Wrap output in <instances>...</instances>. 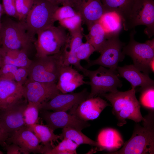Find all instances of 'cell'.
Returning a JSON list of instances; mask_svg holds the SVG:
<instances>
[{
    "mask_svg": "<svg viewBox=\"0 0 154 154\" xmlns=\"http://www.w3.org/2000/svg\"><path fill=\"white\" fill-rule=\"evenodd\" d=\"M0 55L1 66L9 64L28 68L33 61L28 57L27 53L22 50H9L0 46Z\"/></svg>",
    "mask_w": 154,
    "mask_h": 154,
    "instance_id": "22",
    "label": "cell"
},
{
    "mask_svg": "<svg viewBox=\"0 0 154 154\" xmlns=\"http://www.w3.org/2000/svg\"><path fill=\"white\" fill-rule=\"evenodd\" d=\"M52 3L56 4V0H46Z\"/></svg>",
    "mask_w": 154,
    "mask_h": 154,
    "instance_id": "44",
    "label": "cell"
},
{
    "mask_svg": "<svg viewBox=\"0 0 154 154\" xmlns=\"http://www.w3.org/2000/svg\"><path fill=\"white\" fill-rule=\"evenodd\" d=\"M88 82L84 80L83 76L70 65L62 67L56 82L58 89L62 94L72 92Z\"/></svg>",
    "mask_w": 154,
    "mask_h": 154,
    "instance_id": "17",
    "label": "cell"
},
{
    "mask_svg": "<svg viewBox=\"0 0 154 154\" xmlns=\"http://www.w3.org/2000/svg\"><path fill=\"white\" fill-rule=\"evenodd\" d=\"M16 10L19 21H25L31 9L34 0H15Z\"/></svg>",
    "mask_w": 154,
    "mask_h": 154,
    "instance_id": "32",
    "label": "cell"
},
{
    "mask_svg": "<svg viewBox=\"0 0 154 154\" xmlns=\"http://www.w3.org/2000/svg\"><path fill=\"white\" fill-rule=\"evenodd\" d=\"M4 11L9 16L18 19L15 0H2Z\"/></svg>",
    "mask_w": 154,
    "mask_h": 154,
    "instance_id": "38",
    "label": "cell"
},
{
    "mask_svg": "<svg viewBox=\"0 0 154 154\" xmlns=\"http://www.w3.org/2000/svg\"><path fill=\"white\" fill-rule=\"evenodd\" d=\"M3 152L0 150V154H3Z\"/></svg>",
    "mask_w": 154,
    "mask_h": 154,
    "instance_id": "46",
    "label": "cell"
},
{
    "mask_svg": "<svg viewBox=\"0 0 154 154\" xmlns=\"http://www.w3.org/2000/svg\"><path fill=\"white\" fill-rule=\"evenodd\" d=\"M98 21L106 33L107 39L119 35L123 27L121 18L114 12H106Z\"/></svg>",
    "mask_w": 154,
    "mask_h": 154,
    "instance_id": "23",
    "label": "cell"
},
{
    "mask_svg": "<svg viewBox=\"0 0 154 154\" xmlns=\"http://www.w3.org/2000/svg\"><path fill=\"white\" fill-rule=\"evenodd\" d=\"M58 21L61 26L68 30L70 35L83 30L82 26L83 20L81 16L77 13L74 16Z\"/></svg>",
    "mask_w": 154,
    "mask_h": 154,
    "instance_id": "30",
    "label": "cell"
},
{
    "mask_svg": "<svg viewBox=\"0 0 154 154\" xmlns=\"http://www.w3.org/2000/svg\"><path fill=\"white\" fill-rule=\"evenodd\" d=\"M109 106H111L100 97H94L85 100L70 113L87 121L97 118L103 110Z\"/></svg>",
    "mask_w": 154,
    "mask_h": 154,
    "instance_id": "18",
    "label": "cell"
},
{
    "mask_svg": "<svg viewBox=\"0 0 154 154\" xmlns=\"http://www.w3.org/2000/svg\"><path fill=\"white\" fill-rule=\"evenodd\" d=\"M125 44L119 39V35L107 39L100 53V55L97 59L90 61L88 63V67L98 65L117 71V68L119 62L123 61L125 55L122 49Z\"/></svg>",
    "mask_w": 154,
    "mask_h": 154,
    "instance_id": "10",
    "label": "cell"
},
{
    "mask_svg": "<svg viewBox=\"0 0 154 154\" xmlns=\"http://www.w3.org/2000/svg\"><path fill=\"white\" fill-rule=\"evenodd\" d=\"M63 49L56 54L37 58L33 60L28 68V79L40 82L56 83L64 65Z\"/></svg>",
    "mask_w": 154,
    "mask_h": 154,
    "instance_id": "5",
    "label": "cell"
},
{
    "mask_svg": "<svg viewBox=\"0 0 154 154\" xmlns=\"http://www.w3.org/2000/svg\"><path fill=\"white\" fill-rule=\"evenodd\" d=\"M135 88L124 92L118 91L101 95L108 100L113 107L112 113L116 117L117 125L121 127L127 123L126 119L131 120L136 123L145 118L140 111V104L135 96Z\"/></svg>",
    "mask_w": 154,
    "mask_h": 154,
    "instance_id": "1",
    "label": "cell"
},
{
    "mask_svg": "<svg viewBox=\"0 0 154 154\" xmlns=\"http://www.w3.org/2000/svg\"><path fill=\"white\" fill-rule=\"evenodd\" d=\"M7 154H29V153L17 145L12 143L11 145L5 143L3 146Z\"/></svg>",
    "mask_w": 154,
    "mask_h": 154,
    "instance_id": "39",
    "label": "cell"
},
{
    "mask_svg": "<svg viewBox=\"0 0 154 154\" xmlns=\"http://www.w3.org/2000/svg\"><path fill=\"white\" fill-rule=\"evenodd\" d=\"M154 59L152 60L150 62L149 64V68L151 72H154Z\"/></svg>",
    "mask_w": 154,
    "mask_h": 154,
    "instance_id": "42",
    "label": "cell"
},
{
    "mask_svg": "<svg viewBox=\"0 0 154 154\" xmlns=\"http://www.w3.org/2000/svg\"><path fill=\"white\" fill-rule=\"evenodd\" d=\"M57 145L47 151L46 154H75L79 145L72 140L63 138Z\"/></svg>",
    "mask_w": 154,
    "mask_h": 154,
    "instance_id": "28",
    "label": "cell"
},
{
    "mask_svg": "<svg viewBox=\"0 0 154 154\" xmlns=\"http://www.w3.org/2000/svg\"><path fill=\"white\" fill-rule=\"evenodd\" d=\"M59 135L60 139L62 140L64 138H68L78 145L86 144L99 147V145L97 141L88 137L83 133L81 131L74 128L70 127L64 128L62 129V133Z\"/></svg>",
    "mask_w": 154,
    "mask_h": 154,
    "instance_id": "27",
    "label": "cell"
},
{
    "mask_svg": "<svg viewBox=\"0 0 154 154\" xmlns=\"http://www.w3.org/2000/svg\"><path fill=\"white\" fill-rule=\"evenodd\" d=\"M28 104L25 98L5 108L0 109V127L9 135L25 125L24 113Z\"/></svg>",
    "mask_w": 154,
    "mask_h": 154,
    "instance_id": "11",
    "label": "cell"
},
{
    "mask_svg": "<svg viewBox=\"0 0 154 154\" xmlns=\"http://www.w3.org/2000/svg\"><path fill=\"white\" fill-rule=\"evenodd\" d=\"M135 33L134 30L131 33L129 41L127 45L123 47L122 52L131 58L133 65L137 68L149 75L151 72L150 63L154 59V38L145 43L139 42L134 39Z\"/></svg>",
    "mask_w": 154,
    "mask_h": 154,
    "instance_id": "9",
    "label": "cell"
},
{
    "mask_svg": "<svg viewBox=\"0 0 154 154\" xmlns=\"http://www.w3.org/2000/svg\"><path fill=\"white\" fill-rule=\"evenodd\" d=\"M82 31L81 30L70 35L68 47L69 51L72 53L75 54V50L83 43Z\"/></svg>",
    "mask_w": 154,
    "mask_h": 154,
    "instance_id": "37",
    "label": "cell"
},
{
    "mask_svg": "<svg viewBox=\"0 0 154 154\" xmlns=\"http://www.w3.org/2000/svg\"><path fill=\"white\" fill-rule=\"evenodd\" d=\"M59 5L46 0H34L33 5L25 19L27 31L30 35L54 25L53 16Z\"/></svg>",
    "mask_w": 154,
    "mask_h": 154,
    "instance_id": "6",
    "label": "cell"
},
{
    "mask_svg": "<svg viewBox=\"0 0 154 154\" xmlns=\"http://www.w3.org/2000/svg\"><path fill=\"white\" fill-rule=\"evenodd\" d=\"M35 133L40 143L47 150L54 146V142H58L60 135L54 133V131L47 125L38 124L27 126Z\"/></svg>",
    "mask_w": 154,
    "mask_h": 154,
    "instance_id": "24",
    "label": "cell"
},
{
    "mask_svg": "<svg viewBox=\"0 0 154 154\" xmlns=\"http://www.w3.org/2000/svg\"><path fill=\"white\" fill-rule=\"evenodd\" d=\"M106 13L114 12L121 18L123 24L126 21L135 0H101Z\"/></svg>",
    "mask_w": 154,
    "mask_h": 154,
    "instance_id": "25",
    "label": "cell"
},
{
    "mask_svg": "<svg viewBox=\"0 0 154 154\" xmlns=\"http://www.w3.org/2000/svg\"><path fill=\"white\" fill-rule=\"evenodd\" d=\"M143 25L144 33L149 38L154 34V0H135L123 27L127 30Z\"/></svg>",
    "mask_w": 154,
    "mask_h": 154,
    "instance_id": "8",
    "label": "cell"
},
{
    "mask_svg": "<svg viewBox=\"0 0 154 154\" xmlns=\"http://www.w3.org/2000/svg\"><path fill=\"white\" fill-rule=\"evenodd\" d=\"M36 39L28 32L25 21H16L8 18L0 22V46L27 53L34 46Z\"/></svg>",
    "mask_w": 154,
    "mask_h": 154,
    "instance_id": "3",
    "label": "cell"
},
{
    "mask_svg": "<svg viewBox=\"0 0 154 154\" xmlns=\"http://www.w3.org/2000/svg\"><path fill=\"white\" fill-rule=\"evenodd\" d=\"M6 143L15 144L29 154L44 153V146L40 144L36 136L26 125L14 132Z\"/></svg>",
    "mask_w": 154,
    "mask_h": 154,
    "instance_id": "16",
    "label": "cell"
},
{
    "mask_svg": "<svg viewBox=\"0 0 154 154\" xmlns=\"http://www.w3.org/2000/svg\"><path fill=\"white\" fill-rule=\"evenodd\" d=\"M74 0H56V4L58 5H68L72 7Z\"/></svg>",
    "mask_w": 154,
    "mask_h": 154,
    "instance_id": "41",
    "label": "cell"
},
{
    "mask_svg": "<svg viewBox=\"0 0 154 154\" xmlns=\"http://www.w3.org/2000/svg\"><path fill=\"white\" fill-rule=\"evenodd\" d=\"M82 72L88 77L91 91L88 99L95 97L109 92L114 93L118 91V88L122 85L118 78L117 71L107 69L100 66L97 70H91L84 68Z\"/></svg>",
    "mask_w": 154,
    "mask_h": 154,
    "instance_id": "7",
    "label": "cell"
},
{
    "mask_svg": "<svg viewBox=\"0 0 154 154\" xmlns=\"http://www.w3.org/2000/svg\"><path fill=\"white\" fill-rule=\"evenodd\" d=\"M88 30L89 33L85 35L86 41L93 46L96 51L99 52L107 39L106 33L99 21L92 25Z\"/></svg>",
    "mask_w": 154,
    "mask_h": 154,
    "instance_id": "26",
    "label": "cell"
},
{
    "mask_svg": "<svg viewBox=\"0 0 154 154\" xmlns=\"http://www.w3.org/2000/svg\"><path fill=\"white\" fill-rule=\"evenodd\" d=\"M116 71L118 76L125 78L131 83V87L140 86V90L154 85V80L148 74L141 72L133 64L118 66Z\"/></svg>",
    "mask_w": 154,
    "mask_h": 154,
    "instance_id": "20",
    "label": "cell"
},
{
    "mask_svg": "<svg viewBox=\"0 0 154 154\" xmlns=\"http://www.w3.org/2000/svg\"><path fill=\"white\" fill-rule=\"evenodd\" d=\"M96 50L93 46L89 42L86 41L83 43L75 50L76 55L80 60H84L88 63L90 61L89 58Z\"/></svg>",
    "mask_w": 154,
    "mask_h": 154,
    "instance_id": "33",
    "label": "cell"
},
{
    "mask_svg": "<svg viewBox=\"0 0 154 154\" xmlns=\"http://www.w3.org/2000/svg\"><path fill=\"white\" fill-rule=\"evenodd\" d=\"M9 136V135L5 133L0 127V145L3 146Z\"/></svg>",
    "mask_w": 154,
    "mask_h": 154,
    "instance_id": "40",
    "label": "cell"
},
{
    "mask_svg": "<svg viewBox=\"0 0 154 154\" xmlns=\"http://www.w3.org/2000/svg\"><path fill=\"white\" fill-rule=\"evenodd\" d=\"M18 68L11 64L3 65L0 67V78L15 80Z\"/></svg>",
    "mask_w": 154,
    "mask_h": 154,
    "instance_id": "36",
    "label": "cell"
},
{
    "mask_svg": "<svg viewBox=\"0 0 154 154\" xmlns=\"http://www.w3.org/2000/svg\"><path fill=\"white\" fill-rule=\"evenodd\" d=\"M1 66V56L0 55V67Z\"/></svg>",
    "mask_w": 154,
    "mask_h": 154,
    "instance_id": "45",
    "label": "cell"
},
{
    "mask_svg": "<svg viewBox=\"0 0 154 154\" xmlns=\"http://www.w3.org/2000/svg\"><path fill=\"white\" fill-rule=\"evenodd\" d=\"M39 112L41 117L46 122V125L54 131L57 129L67 127L82 131L90 126L87 121L81 119L75 114L68 113L66 112H51L40 110Z\"/></svg>",
    "mask_w": 154,
    "mask_h": 154,
    "instance_id": "12",
    "label": "cell"
},
{
    "mask_svg": "<svg viewBox=\"0 0 154 154\" xmlns=\"http://www.w3.org/2000/svg\"><path fill=\"white\" fill-rule=\"evenodd\" d=\"M24 96L28 102L41 104L60 93L56 83H45L27 80L23 85Z\"/></svg>",
    "mask_w": 154,
    "mask_h": 154,
    "instance_id": "13",
    "label": "cell"
},
{
    "mask_svg": "<svg viewBox=\"0 0 154 154\" xmlns=\"http://www.w3.org/2000/svg\"><path fill=\"white\" fill-rule=\"evenodd\" d=\"M139 90L141 92L139 102L140 104L151 111H154V86L146 87Z\"/></svg>",
    "mask_w": 154,
    "mask_h": 154,
    "instance_id": "31",
    "label": "cell"
},
{
    "mask_svg": "<svg viewBox=\"0 0 154 154\" xmlns=\"http://www.w3.org/2000/svg\"><path fill=\"white\" fill-rule=\"evenodd\" d=\"M97 142L99 145V150H106L110 152L116 151L124 144L119 133L116 129L110 128H104L100 131Z\"/></svg>",
    "mask_w": 154,
    "mask_h": 154,
    "instance_id": "21",
    "label": "cell"
},
{
    "mask_svg": "<svg viewBox=\"0 0 154 154\" xmlns=\"http://www.w3.org/2000/svg\"><path fill=\"white\" fill-rule=\"evenodd\" d=\"M72 7L81 16L88 29L106 13L101 0H74Z\"/></svg>",
    "mask_w": 154,
    "mask_h": 154,
    "instance_id": "15",
    "label": "cell"
},
{
    "mask_svg": "<svg viewBox=\"0 0 154 154\" xmlns=\"http://www.w3.org/2000/svg\"><path fill=\"white\" fill-rule=\"evenodd\" d=\"M4 11L2 5L0 3V18Z\"/></svg>",
    "mask_w": 154,
    "mask_h": 154,
    "instance_id": "43",
    "label": "cell"
},
{
    "mask_svg": "<svg viewBox=\"0 0 154 154\" xmlns=\"http://www.w3.org/2000/svg\"><path fill=\"white\" fill-rule=\"evenodd\" d=\"M77 13L71 6L63 5L61 7H59L56 9L54 14L53 18L55 22L74 16Z\"/></svg>",
    "mask_w": 154,
    "mask_h": 154,
    "instance_id": "35",
    "label": "cell"
},
{
    "mask_svg": "<svg viewBox=\"0 0 154 154\" xmlns=\"http://www.w3.org/2000/svg\"><path fill=\"white\" fill-rule=\"evenodd\" d=\"M68 47V46H66L63 51L62 58L64 65H73L78 71L82 72L84 68L81 65L80 61L78 59L75 54H72L67 50Z\"/></svg>",
    "mask_w": 154,
    "mask_h": 154,
    "instance_id": "34",
    "label": "cell"
},
{
    "mask_svg": "<svg viewBox=\"0 0 154 154\" xmlns=\"http://www.w3.org/2000/svg\"><path fill=\"white\" fill-rule=\"evenodd\" d=\"M89 94L86 88L78 92L59 93L47 102L41 104L40 110L65 112L70 110L71 111L88 99Z\"/></svg>",
    "mask_w": 154,
    "mask_h": 154,
    "instance_id": "14",
    "label": "cell"
},
{
    "mask_svg": "<svg viewBox=\"0 0 154 154\" xmlns=\"http://www.w3.org/2000/svg\"><path fill=\"white\" fill-rule=\"evenodd\" d=\"M24 97L23 85L13 80L0 78V109L13 104Z\"/></svg>",
    "mask_w": 154,
    "mask_h": 154,
    "instance_id": "19",
    "label": "cell"
},
{
    "mask_svg": "<svg viewBox=\"0 0 154 154\" xmlns=\"http://www.w3.org/2000/svg\"><path fill=\"white\" fill-rule=\"evenodd\" d=\"M41 104L31 102L28 104L24 113L25 125L28 126L37 123Z\"/></svg>",
    "mask_w": 154,
    "mask_h": 154,
    "instance_id": "29",
    "label": "cell"
},
{
    "mask_svg": "<svg viewBox=\"0 0 154 154\" xmlns=\"http://www.w3.org/2000/svg\"><path fill=\"white\" fill-rule=\"evenodd\" d=\"M142 125L137 123L131 138L118 151L111 154H153L154 117L153 111L144 117Z\"/></svg>",
    "mask_w": 154,
    "mask_h": 154,
    "instance_id": "2",
    "label": "cell"
},
{
    "mask_svg": "<svg viewBox=\"0 0 154 154\" xmlns=\"http://www.w3.org/2000/svg\"><path fill=\"white\" fill-rule=\"evenodd\" d=\"M34 46L37 58L59 52L68 45L70 37L63 27L54 25L38 33Z\"/></svg>",
    "mask_w": 154,
    "mask_h": 154,
    "instance_id": "4",
    "label": "cell"
}]
</instances>
